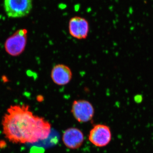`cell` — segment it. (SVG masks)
<instances>
[{
	"mask_svg": "<svg viewBox=\"0 0 153 153\" xmlns=\"http://www.w3.org/2000/svg\"><path fill=\"white\" fill-rule=\"evenodd\" d=\"M88 139L96 146H105L109 144L111 140L110 129L109 127L105 125H96L90 131Z\"/></svg>",
	"mask_w": 153,
	"mask_h": 153,
	"instance_id": "5b68a950",
	"label": "cell"
},
{
	"mask_svg": "<svg viewBox=\"0 0 153 153\" xmlns=\"http://www.w3.org/2000/svg\"><path fill=\"white\" fill-rule=\"evenodd\" d=\"M2 125L5 137L14 143H34L46 139L51 133L50 123L33 114L25 104L11 105Z\"/></svg>",
	"mask_w": 153,
	"mask_h": 153,
	"instance_id": "6da1fadb",
	"label": "cell"
},
{
	"mask_svg": "<svg viewBox=\"0 0 153 153\" xmlns=\"http://www.w3.org/2000/svg\"><path fill=\"white\" fill-rule=\"evenodd\" d=\"M51 78L56 85H67L71 81L72 77V71L68 66L64 64L55 65L52 68Z\"/></svg>",
	"mask_w": 153,
	"mask_h": 153,
	"instance_id": "ba28073f",
	"label": "cell"
},
{
	"mask_svg": "<svg viewBox=\"0 0 153 153\" xmlns=\"http://www.w3.org/2000/svg\"><path fill=\"white\" fill-rule=\"evenodd\" d=\"M68 32L72 37L78 40L86 39L89 32L88 21L83 17L75 16L68 22Z\"/></svg>",
	"mask_w": 153,
	"mask_h": 153,
	"instance_id": "8992f818",
	"label": "cell"
},
{
	"mask_svg": "<svg viewBox=\"0 0 153 153\" xmlns=\"http://www.w3.org/2000/svg\"><path fill=\"white\" fill-rule=\"evenodd\" d=\"M27 39V30H20L16 31L6 40L4 44L6 52L11 56H19L25 50Z\"/></svg>",
	"mask_w": 153,
	"mask_h": 153,
	"instance_id": "7a4b0ae2",
	"label": "cell"
},
{
	"mask_svg": "<svg viewBox=\"0 0 153 153\" xmlns=\"http://www.w3.org/2000/svg\"><path fill=\"white\" fill-rule=\"evenodd\" d=\"M71 111L74 118L81 123L90 121L94 114L93 105L85 100H74L72 104Z\"/></svg>",
	"mask_w": 153,
	"mask_h": 153,
	"instance_id": "277c9868",
	"label": "cell"
},
{
	"mask_svg": "<svg viewBox=\"0 0 153 153\" xmlns=\"http://www.w3.org/2000/svg\"><path fill=\"white\" fill-rule=\"evenodd\" d=\"M62 140L66 147L76 149L82 146L84 140V135L81 131L76 128H70L63 133Z\"/></svg>",
	"mask_w": 153,
	"mask_h": 153,
	"instance_id": "52a82bcc",
	"label": "cell"
},
{
	"mask_svg": "<svg viewBox=\"0 0 153 153\" xmlns=\"http://www.w3.org/2000/svg\"><path fill=\"white\" fill-rule=\"evenodd\" d=\"M4 8L10 18L26 16L33 8V0H4Z\"/></svg>",
	"mask_w": 153,
	"mask_h": 153,
	"instance_id": "3957f363",
	"label": "cell"
}]
</instances>
